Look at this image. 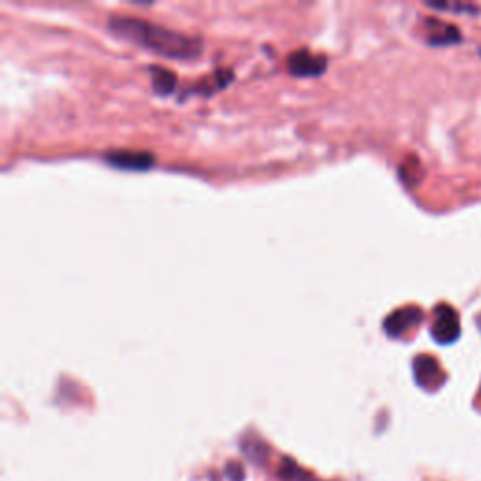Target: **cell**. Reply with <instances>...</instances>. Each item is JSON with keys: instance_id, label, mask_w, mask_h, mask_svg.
I'll return each instance as SVG.
<instances>
[{"instance_id": "cell-1", "label": "cell", "mask_w": 481, "mask_h": 481, "mask_svg": "<svg viewBox=\"0 0 481 481\" xmlns=\"http://www.w3.org/2000/svg\"><path fill=\"white\" fill-rule=\"evenodd\" d=\"M109 32L117 38L135 46L149 49L160 57L179 60H192L200 57L201 40L182 34L177 30L164 29L160 25L149 23L143 19L117 15L109 21Z\"/></svg>"}, {"instance_id": "cell-2", "label": "cell", "mask_w": 481, "mask_h": 481, "mask_svg": "<svg viewBox=\"0 0 481 481\" xmlns=\"http://www.w3.org/2000/svg\"><path fill=\"white\" fill-rule=\"evenodd\" d=\"M461 334V322L457 312L449 305H438L435 311V322H433V337L440 344H453Z\"/></svg>"}, {"instance_id": "cell-3", "label": "cell", "mask_w": 481, "mask_h": 481, "mask_svg": "<svg viewBox=\"0 0 481 481\" xmlns=\"http://www.w3.org/2000/svg\"><path fill=\"white\" fill-rule=\"evenodd\" d=\"M287 70L297 77H316L327 70V57L314 55L309 49H297L287 57Z\"/></svg>"}, {"instance_id": "cell-4", "label": "cell", "mask_w": 481, "mask_h": 481, "mask_svg": "<svg viewBox=\"0 0 481 481\" xmlns=\"http://www.w3.org/2000/svg\"><path fill=\"white\" fill-rule=\"evenodd\" d=\"M423 320V312L417 306H405L395 311L393 314H389L384 322V329L389 337H402L406 331H410L412 327H416L417 323Z\"/></svg>"}, {"instance_id": "cell-5", "label": "cell", "mask_w": 481, "mask_h": 481, "mask_svg": "<svg viewBox=\"0 0 481 481\" xmlns=\"http://www.w3.org/2000/svg\"><path fill=\"white\" fill-rule=\"evenodd\" d=\"M106 160L118 170L143 171L151 170L154 165V156L145 151H113L107 154Z\"/></svg>"}, {"instance_id": "cell-6", "label": "cell", "mask_w": 481, "mask_h": 481, "mask_svg": "<svg viewBox=\"0 0 481 481\" xmlns=\"http://www.w3.org/2000/svg\"><path fill=\"white\" fill-rule=\"evenodd\" d=\"M414 374H416V381L421 388L435 389L438 388L444 380V372H442L440 365L435 358L428 355H419L414 361Z\"/></svg>"}, {"instance_id": "cell-7", "label": "cell", "mask_w": 481, "mask_h": 481, "mask_svg": "<svg viewBox=\"0 0 481 481\" xmlns=\"http://www.w3.org/2000/svg\"><path fill=\"white\" fill-rule=\"evenodd\" d=\"M151 74H153V88L156 94H170L173 93V88L177 87V77L173 72L165 70V68H158V66H153L151 68Z\"/></svg>"}, {"instance_id": "cell-8", "label": "cell", "mask_w": 481, "mask_h": 481, "mask_svg": "<svg viewBox=\"0 0 481 481\" xmlns=\"http://www.w3.org/2000/svg\"><path fill=\"white\" fill-rule=\"evenodd\" d=\"M459 38H461V36H459L455 27L440 23V30H433V34H431L428 41H431L433 46H446V43H453V41H457Z\"/></svg>"}]
</instances>
